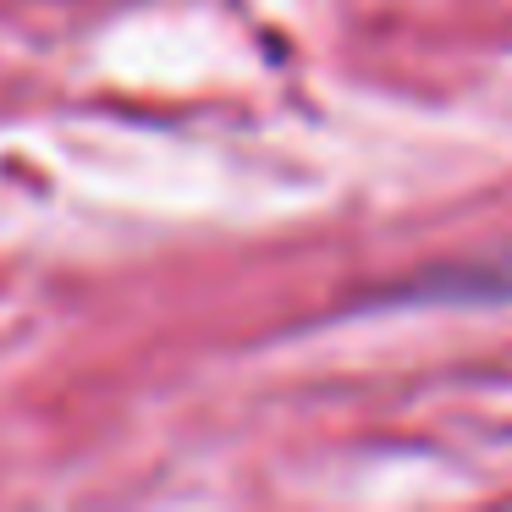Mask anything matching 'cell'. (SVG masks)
Segmentation results:
<instances>
[{"label": "cell", "mask_w": 512, "mask_h": 512, "mask_svg": "<svg viewBox=\"0 0 512 512\" xmlns=\"http://www.w3.org/2000/svg\"><path fill=\"white\" fill-rule=\"evenodd\" d=\"M424 298H512V270H446Z\"/></svg>", "instance_id": "obj_1"}]
</instances>
